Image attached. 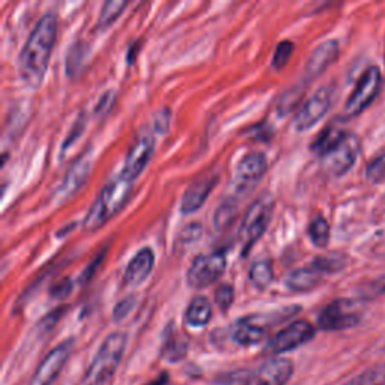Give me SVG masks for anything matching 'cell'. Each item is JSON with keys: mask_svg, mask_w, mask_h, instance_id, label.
Instances as JSON below:
<instances>
[{"mask_svg": "<svg viewBox=\"0 0 385 385\" xmlns=\"http://www.w3.org/2000/svg\"><path fill=\"white\" fill-rule=\"evenodd\" d=\"M56 40L58 17L53 13H47L36 22L18 56V72L27 88L38 89L42 84Z\"/></svg>", "mask_w": 385, "mask_h": 385, "instance_id": "cell-1", "label": "cell"}, {"mask_svg": "<svg viewBox=\"0 0 385 385\" xmlns=\"http://www.w3.org/2000/svg\"><path fill=\"white\" fill-rule=\"evenodd\" d=\"M134 182L127 180L122 175H118L109 181L100 191L95 202L92 203L86 217L83 220V228L88 232H95L100 228L115 217L124 208L128 197L133 191Z\"/></svg>", "mask_w": 385, "mask_h": 385, "instance_id": "cell-2", "label": "cell"}, {"mask_svg": "<svg viewBox=\"0 0 385 385\" xmlns=\"http://www.w3.org/2000/svg\"><path fill=\"white\" fill-rule=\"evenodd\" d=\"M127 340L125 333L116 331L109 334L98 347L86 373L83 375L81 385H101L113 377L124 359Z\"/></svg>", "mask_w": 385, "mask_h": 385, "instance_id": "cell-3", "label": "cell"}, {"mask_svg": "<svg viewBox=\"0 0 385 385\" xmlns=\"http://www.w3.org/2000/svg\"><path fill=\"white\" fill-rule=\"evenodd\" d=\"M272 212H274V199L271 194H262L253 202L246 211L241 221L238 238L241 242V251L244 256L255 247V244L262 238L269 226Z\"/></svg>", "mask_w": 385, "mask_h": 385, "instance_id": "cell-4", "label": "cell"}, {"mask_svg": "<svg viewBox=\"0 0 385 385\" xmlns=\"http://www.w3.org/2000/svg\"><path fill=\"white\" fill-rule=\"evenodd\" d=\"M361 321V306L355 299L339 298L327 304L317 316V327L324 331L349 330Z\"/></svg>", "mask_w": 385, "mask_h": 385, "instance_id": "cell-5", "label": "cell"}, {"mask_svg": "<svg viewBox=\"0 0 385 385\" xmlns=\"http://www.w3.org/2000/svg\"><path fill=\"white\" fill-rule=\"evenodd\" d=\"M381 80L382 76L379 67L370 65V67L366 68L346 101L345 115L359 116L364 110H368L381 91Z\"/></svg>", "mask_w": 385, "mask_h": 385, "instance_id": "cell-6", "label": "cell"}, {"mask_svg": "<svg viewBox=\"0 0 385 385\" xmlns=\"http://www.w3.org/2000/svg\"><path fill=\"white\" fill-rule=\"evenodd\" d=\"M316 334V328L304 319H299L292 324L285 327L276 336H272L267 342L264 352L267 355H281L289 351H294L297 347L308 343Z\"/></svg>", "mask_w": 385, "mask_h": 385, "instance_id": "cell-7", "label": "cell"}, {"mask_svg": "<svg viewBox=\"0 0 385 385\" xmlns=\"http://www.w3.org/2000/svg\"><path fill=\"white\" fill-rule=\"evenodd\" d=\"M226 253L214 251L211 255H199L191 262L187 271V283L194 289L211 286L226 271Z\"/></svg>", "mask_w": 385, "mask_h": 385, "instance_id": "cell-8", "label": "cell"}, {"mask_svg": "<svg viewBox=\"0 0 385 385\" xmlns=\"http://www.w3.org/2000/svg\"><path fill=\"white\" fill-rule=\"evenodd\" d=\"M333 104V93L330 88L317 89L313 97H310L304 104L299 107L294 116V129L297 133H306L322 120Z\"/></svg>", "mask_w": 385, "mask_h": 385, "instance_id": "cell-9", "label": "cell"}, {"mask_svg": "<svg viewBox=\"0 0 385 385\" xmlns=\"http://www.w3.org/2000/svg\"><path fill=\"white\" fill-rule=\"evenodd\" d=\"M74 349V339H68L58 345L44 356V360L36 368L33 377L29 385H52L61 372L63 370L65 364L70 360V356Z\"/></svg>", "mask_w": 385, "mask_h": 385, "instance_id": "cell-10", "label": "cell"}, {"mask_svg": "<svg viewBox=\"0 0 385 385\" xmlns=\"http://www.w3.org/2000/svg\"><path fill=\"white\" fill-rule=\"evenodd\" d=\"M360 151V139L355 134L347 133L343 142L337 146L331 154H328L325 158H322L324 168L336 178L343 176L354 167L356 159H359Z\"/></svg>", "mask_w": 385, "mask_h": 385, "instance_id": "cell-11", "label": "cell"}, {"mask_svg": "<svg viewBox=\"0 0 385 385\" xmlns=\"http://www.w3.org/2000/svg\"><path fill=\"white\" fill-rule=\"evenodd\" d=\"M91 167H92V157L91 151L83 152L80 157L74 159V163L68 168L67 175L63 176V180L61 185L56 189L53 194V202L56 205L63 203L65 201H68L71 196L76 194L83 184L86 182L88 176L91 173Z\"/></svg>", "mask_w": 385, "mask_h": 385, "instance_id": "cell-12", "label": "cell"}, {"mask_svg": "<svg viewBox=\"0 0 385 385\" xmlns=\"http://www.w3.org/2000/svg\"><path fill=\"white\" fill-rule=\"evenodd\" d=\"M268 168V159L265 154L251 152L244 157L235 171L233 182L238 193H249L260 182Z\"/></svg>", "mask_w": 385, "mask_h": 385, "instance_id": "cell-13", "label": "cell"}, {"mask_svg": "<svg viewBox=\"0 0 385 385\" xmlns=\"http://www.w3.org/2000/svg\"><path fill=\"white\" fill-rule=\"evenodd\" d=\"M294 375L292 360L274 356L246 378L244 385H286Z\"/></svg>", "mask_w": 385, "mask_h": 385, "instance_id": "cell-14", "label": "cell"}, {"mask_svg": "<svg viewBox=\"0 0 385 385\" xmlns=\"http://www.w3.org/2000/svg\"><path fill=\"white\" fill-rule=\"evenodd\" d=\"M154 151H155L154 137L151 134H145L140 137L137 142L131 146L129 152L127 154L120 175L134 182L137 178L143 173L149 162H151Z\"/></svg>", "mask_w": 385, "mask_h": 385, "instance_id": "cell-15", "label": "cell"}, {"mask_svg": "<svg viewBox=\"0 0 385 385\" xmlns=\"http://www.w3.org/2000/svg\"><path fill=\"white\" fill-rule=\"evenodd\" d=\"M269 316H247L242 317L232 328V340L238 346L247 347L253 345H259L265 340L268 333Z\"/></svg>", "mask_w": 385, "mask_h": 385, "instance_id": "cell-16", "label": "cell"}, {"mask_svg": "<svg viewBox=\"0 0 385 385\" xmlns=\"http://www.w3.org/2000/svg\"><path fill=\"white\" fill-rule=\"evenodd\" d=\"M339 53L340 47L336 40H327L319 44L307 59L304 68L306 80L312 81L316 80L319 76H322V74L337 61V58H339Z\"/></svg>", "mask_w": 385, "mask_h": 385, "instance_id": "cell-17", "label": "cell"}, {"mask_svg": "<svg viewBox=\"0 0 385 385\" xmlns=\"http://www.w3.org/2000/svg\"><path fill=\"white\" fill-rule=\"evenodd\" d=\"M217 182H219L217 176H206L199 181L190 184L181 199V212L189 215L199 211L203 206V203L208 201V197L212 193L214 187Z\"/></svg>", "mask_w": 385, "mask_h": 385, "instance_id": "cell-18", "label": "cell"}, {"mask_svg": "<svg viewBox=\"0 0 385 385\" xmlns=\"http://www.w3.org/2000/svg\"><path fill=\"white\" fill-rule=\"evenodd\" d=\"M154 265H155L154 251L149 247L139 250L134 255V258L131 259L129 264L127 265V269L124 272V283L131 288L142 285L143 281L151 276Z\"/></svg>", "mask_w": 385, "mask_h": 385, "instance_id": "cell-19", "label": "cell"}, {"mask_svg": "<svg viewBox=\"0 0 385 385\" xmlns=\"http://www.w3.org/2000/svg\"><path fill=\"white\" fill-rule=\"evenodd\" d=\"M187 352H189V343L171 324L163 334L162 356L167 363H180L185 359Z\"/></svg>", "mask_w": 385, "mask_h": 385, "instance_id": "cell-20", "label": "cell"}, {"mask_svg": "<svg viewBox=\"0 0 385 385\" xmlns=\"http://www.w3.org/2000/svg\"><path fill=\"white\" fill-rule=\"evenodd\" d=\"M322 281V274L313 267L297 268L290 271L285 278V285L292 292H308Z\"/></svg>", "mask_w": 385, "mask_h": 385, "instance_id": "cell-21", "label": "cell"}, {"mask_svg": "<svg viewBox=\"0 0 385 385\" xmlns=\"http://www.w3.org/2000/svg\"><path fill=\"white\" fill-rule=\"evenodd\" d=\"M346 136H347V131H345L342 128H337L334 125H330L316 137V140L312 143V146H310V149H312L313 154H316L319 158L322 159L328 154H331L334 149L343 142Z\"/></svg>", "mask_w": 385, "mask_h": 385, "instance_id": "cell-22", "label": "cell"}, {"mask_svg": "<svg viewBox=\"0 0 385 385\" xmlns=\"http://www.w3.org/2000/svg\"><path fill=\"white\" fill-rule=\"evenodd\" d=\"M212 319V306L205 297H196L187 307L185 322L193 328H203Z\"/></svg>", "mask_w": 385, "mask_h": 385, "instance_id": "cell-23", "label": "cell"}, {"mask_svg": "<svg viewBox=\"0 0 385 385\" xmlns=\"http://www.w3.org/2000/svg\"><path fill=\"white\" fill-rule=\"evenodd\" d=\"M250 281L256 289H265L271 285V281L274 280V269H272L271 262L267 259H259L253 262L249 271Z\"/></svg>", "mask_w": 385, "mask_h": 385, "instance_id": "cell-24", "label": "cell"}, {"mask_svg": "<svg viewBox=\"0 0 385 385\" xmlns=\"http://www.w3.org/2000/svg\"><path fill=\"white\" fill-rule=\"evenodd\" d=\"M331 229L328 221L322 217V215H317L308 224V237L310 241L313 242V246L317 249H325L328 246V241H330Z\"/></svg>", "mask_w": 385, "mask_h": 385, "instance_id": "cell-25", "label": "cell"}, {"mask_svg": "<svg viewBox=\"0 0 385 385\" xmlns=\"http://www.w3.org/2000/svg\"><path fill=\"white\" fill-rule=\"evenodd\" d=\"M128 6V2H120V0H110L106 2L101 9L97 27L100 31H106L113 24L118 18L124 13V9Z\"/></svg>", "mask_w": 385, "mask_h": 385, "instance_id": "cell-26", "label": "cell"}, {"mask_svg": "<svg viewBox=\"0 0 385 385\" xmlns=\"http://www.w3.org/2000/svg\"><path fill=\"white\" fill-rule=\"evenodd\" d=\"M342 385H385V361L366 369Z\"/></svg>", "mask_w": 385, "mask_h": 385, "instance_id": "cell-27", "label": "cell"}, {"mask_svg": "<svg viewBox=\"0 0 385 385\" xmlns=\"http://www.w3.org/2000/svg\"><path fill=\"white\" fill-rule=\"evenodd\" d=\"M346 265V256L340 253H334V255L328 256H317L313 259L312 267L317 269L321 274H334L339 272Z\"/></svg>", "mask_w": 385, "mask_h": 385, "instance_id": "cell-28", "label": "cell"}, {"mask_svg": "<svg viewBox=\"0 0 385 385\" xmlns=\"http://www.w3.org/2000/svg\"><path fill=\"white\" fill-rule=\"evenodd\" d=\"M356 294H359V298L363 299V301H373V299H378L379 297L385 295V274L363 281L359 289H356Z\"/></svg>", "mask_w": 385, "mask_h": 385, "instance_id": "cell-29", "label": "cell"}, {"mask_svg": "<svg viewBox=\"0 0 385 385\" xmlns=\"http://www.w3.org/2000/svg\"><path fill=\"white\" fill-rule=\"evenodd\" d=\"M84 53H86V49L83 45L71 47L67 58V74L70 79H76L83 70L84 59H86V54Z\"/></svg>", "mask_w": 385, "mask_h": 385, "instance_id": "cell-30", "label": "cell"}, {"mask_svg": "<svg viewBox=\"0 0 385 385\" xmlns=\"http://www.w3.org/2000/svg\"><path fill=\"white\" fill-rule=\"evenodd\" d=\"M294 42L292 41H281L277 44L276 50H274V54H272V61H271V65H272V70L276 71H280L283 70L289 59L292 58V53H294Z\"/></svg>", "mask_w": 385, "mask_h": 385, "instance_id": "cell-31", "label": "cell"}, {"mask_svg": "<svg viewBox=\"0 0 385 385\" xmlns=\"http://www.w3.org/2000/svg\"><path fill=\"white\" fill-rule=\"evenodd\" d=\"M366 180L372 184H379L385 180V154L373 158L366 167Z\"/></svg>", "mask_w": 385, "mask_h": 385, "instance_id": "cell-32", "label": "cell"}, {"mask_svg": "<svg viewBox=\"0 0 385 385\" xmlns=\"http://www.w3.org/2000/svg\"><path fill=\"white\" fill-rule=\"evenodd\" d=\"M235 215H237V202L233 201H229V202H224L220 208L217 210V212H215V228L217 229H223L226 228L228 224L232 223V220L235 219Z\"/></svg>", "mask_w": 385, "mask_h": 385, "instance_id": "cell-33", "label": "cell"}, {"mask_svg": "<svg viewBox=\"0 0 385 385\" xmlns=\"http://www.w3.org/2000/svg\"><path fill=\"white\" fill-rule=\"evenodd\" d=\"M303 95V91L301 89H290L288 91L283 97H281L280 100V104L277 107V111H278V115L280 116H285L288 115L290 110H292L297 104H298V101L299 98H301Z\"/></svg>", "mask_w": 385, "mask_h": 385, "instance_id": "cell-34", "label": "cell"}, {"mask_svg": "<svg viewBox=\"0 0 385 385\" xmlns=\"http://www.w3.org/2000/svg\"><path fill=\"white\" fill-rule=\"evenodd\" d=\"M235 301V290L230 285H221L215 290V303L220 307L221 312H228Z\"/></svg>", "mask_w": 385, "mask_h": 385, "instance_id": "cell-35", "label": "cell"}, {"mask_svg": "<svg viewBox=\"0 0 385 385\" xmlns=\"http://www.w3.org/2000/svg\"><path fill=\"white\" fill-rule=\"evenodd\" d=\"M65 307H61V308H56L53 310V312H50L47 316H44L41 319V322L38 324V331L41 334H47V333H50L53 328L58 325V322L62 319L63 313H65Z\"/></svg>", "mask_w": 385, "mask_h": 385, "instance_id": "cell-36", "label": "cell"}, {"mask_svg": "<svg viewBox=\"0 0 385 385\" xmlns=\"http://www.w3.org/2000/svg\"><path fill=\"white\" fill-rule=\"evenodd\" d=\"M134 306H136V297H133V295L120 299V301L113 308V319H115V321L120 322V321H124V319H127L129 316V313L133 312Z\"/></svg>", "mask_w": 385, "mask_h": 385, "instance_id": "cell-37", "label": "cell"}, {"mask_svg": "<svg viewBox=\"0 0 385 385\" xmlns=\"http://www.w3.org/2000/svg\"><path fill=\"white\" fill-rule=\"evenodd\" d=\"M171 118H172V113L168 109H163L159 110L157 116H155V120H154V128H155V133L158 134H167L168 128H171Z\"/></svg>", "mask_w": 385, "mask_h": 385, "instance_id": "cell-38", "label": "cell"}, {"mask_svg": "<svg viewBox=\"0 0 385 385\" xmlns=\"http://www.w3.org/2000/svg\"><path fill=\"white\" fill-rule=\"evenodd\" d=\"M202 237V224L199 223H190L182 229L181 232V242L190 244L194 242Z\"/></svg>", "mask_w": 385, "mask_h": 385, "instance_id": "cell-39", "label": "cell"}, {"mask_svg": "<svg viewBox=\"0 0 385 385\" xmlns=\"http://www.w3.org/2000/svg\"><path fill=\"white\" fill-rule=\"evenodd\" d=\"M71 290H72L71 280H70V278H65V280L61 281V283L54 285V286L52 288V297L56 298V299H62V298H65V297H68Z\"/></svg>", "mask_w": 385, "mask_h": 385, "instance_id": "cell-40", "label": "cell"}, {"mask_svg": "<svg viewBox=\"0 0 385 385\" xmlns=\"http://www.w3.org/2000/svg\"><path fill=\"white\" fill-rule=\"evenodd\" d=\"M116 93L115 92H107L106 95H102L101 100L98 101V104L95 107V113H107V111L110 110V107L113 106V102H115V97Z\"/></svg>", "mask_w": 385, "mask_h": 385, "instance_id": "cell-41", "label": "cell"}, {"mask_svg": "<svg viewBox=\"0 0 385 385\" xmlns=\"http://www.w3.org/2000/svg\"><path fill=\"white\" fill-rule=\"evenodd\" d=\"M83 133V119H77L76 122V125H74V129H71V134L70 137L65 140V143H63V149H67L71 146V143L76 142V140L80 137V134Z\"/></svg>", "mask_w": 385, "mask_h": 385, "instance_id": "cell-42", "label": "cell"}, {"mask_svg": "<svg viewBox=\"0 0 385 385\" xmlns=\"http://www.w3.org/2000/svg\"><path fill=\"white\" fill-rule=\"evenodd\" d=\"M102 256H104V255H101L98 259H95V260H93L92 262V264L86 268V271H84L83 272V274H81V277H80V283H88V281L92 278V276H93V271H95L97 268H98V264H100V262H101V259H102Z\"/></svg>", "mask_w": 385, "mask_h": 385, "instance_id": "cell-43", "label": "cell"}, {"mask_svg": "<svg viewBox=\"0 0 385 385\" xmlns=\"http://www.w3.org/2000/svg\"><path fill=\"white\" fill-rule=\"evenodd\" d=\"M250 136L255 137L256 140H258V136H260L259 140H267V142H268V140L272 136V131L268 128V125H260V127H258L255 129H251V134Z\"/></svg>", "mask_w": 385, "mask_h": 385, "instance_id": "cell-44", "label": "cell"}, {"mask_svg": "<svg viewBox=\"0 0 385 385\" xmlns=\"http://www.w3.org/2000/svg\"><path fill=\"white\" fill-rule=\"evenodd\" d=\"M168 384V375L167 373H162V377H158L157 379L148 382L145 385H167Z\"/></svg>", "mask_w": 385, "mask_h": 385, "instance_id": "cell-45", "label": "cell"}]
</instances>
